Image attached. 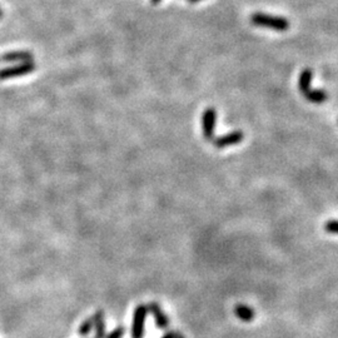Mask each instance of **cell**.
<instances>
[{
  "label": "cell",
  "instance_id": "cell-1",
  "mask_svg": "<svg viewBox=\"0 0 338 338\" xmlns=\"http://www.w3.org/2000/svg\"><path fill=\"white\" fill-rule=\"evenodd\" d=\"M251 23L262 28L272 29L276 31H286L290 29V21L283 16L270 15L265 13H255L251 15Z\"/></svg>",
  "mask_w": 338,
  "mask_h": 338
},
{
  "label": "cell",
  "instance_id": "cell-2",
  "mask_svg": "<svg viewBox=\"0 0 338 338\" xmlns=\"http://www.w3.org/2000/svg\"><path fill=\"white\" fill-rule=\"evenodd\" d=\"M35 66L36 65L34 61H24V63H19L16 65L0 69V80H6V79L26 75V74L35 70Z\"/></svg>",
  "mask_w": 338,
  "mask_h": 338
},
{
  "label": "cell",
  "instance_id": "cell-3",
  "mask_svg": "<svg viewBox=\"0 0 338 338\" xmlns=\"http://www.w3.org/2000/svg\"><path fill=\"white\" fill-rule=\"evenodd\" d=\"M217 125V110L214 108H207L202 114V132L207 140L214 139Z\"/></svg>",
  "mask_w": 338,
  "mask_h": 338
},
{
  "label": "cell",
  "instance_id": "cell-4",
  "mask_svg": "<svg viewBox=\"0 0 338 338\" xmlns=\"http://www.w3.org/2000/svg\"><path fill=\"white\" fill-rule=\"evenodd\" d=\"M147 313H148L147 306L139 305L135 308L134 315H133V325H132L133 338H143V336H144V326Z\"/></svg>",
  "mask_w": 338,
  "mask_h": 338
},
{
  "label": "cell",
  "instance_id": "cell-5",
  "mask_svg": "<svg viewBox=\"0 0 338 338\" xmlns=\"http://www.w3.org/2000/svg\"><path fill=\"white\" fill-rule=\"evenodd\" d=\"M243 138H244L243 132H241V130H233V132L231 133H227V134L219 135V137L214 138L212 142H213V144L216 145L217 148L223 149V148L229 147V145L238 144V143H241L242 140H243Z\"/></svg>",
  "mask_w": 338,
  "mask_h": 338
},
{
  "label": "cell",
  "instance_id": "cell-6",
  "mask_svg": "<svg viewBox=\"0 0 338 338\" xmlns=\"http://www.w3.org/2000/svg\"><path fill=\"white\" fill-rule=\"evenodd\" d=\"M33 55L29 51H9L0 56V60L4 63H24V61H31Z\"/></svg>",
  "mask_w": 338,
  "mask_h": 338
},
{
  "label": "cell",
  "instance_id": "cell-7",
  "mask_svg": "<svg viewBox=\"0 0 338 338\" xmlns=\"http://www.w3.org/2000/svg\"><path fill=\"white\" fill-rule=\"evenodd\" d=\"M149 308L152 315L154 316L155 325L158 326V328L159 330H168V327H169V320H168L165 313L162 311V308L159 307V305L158 303H150Z\"/></svg>",
  "mask_w": 338,
  "mask_h": 338
},
{
  "label": "cell",
  "instance_id": "cell-8",
  "mask_svg": "<svg viewBox=\"0 0 338 338\" xmlns=\"http://www.w3.org/2000/svg\"><path fill=\"white\" fill-rule=\"evenodd\" d=\"M313 73L311 69H305V70L301 73L300 79H298V88H300L301 93L303 95L307 94L311 90V81H312Z\"/></svg>",
  "mask_w": 338,
  "mask_h": 338
},
{
  "label": "cell",
  "instance_id": "cell-9",
  "mask_svg": "<svg viewBox=\"0 0 338 338\" xmlns=\"http://www.w3.org/2000/svg\"><path fill=\"white\" fill-rule=\"evenodd\" d=\"M94 328H95V338H105V323H104V313L102 311H98L94 316Z\"/></svg>",
  "mask_w": 338,
  "mask_h": 338
},
{
  "label": "cell",
  "instance_id": "cell-10",
  "mask_svg": "<svg viewBox=\"0 0 338 338\" xmlns=\"http://www.w3.org/2000/svg\"><path fill=\"white\" fill-rule=\"evenodd\" d=\"M236 316L243 322H251L255 318V311L247 305H238L234 310Z\"/></svg>",
  "mask_w": 338,
  "mask_h": 338
},
{
  "label": "cell",
  "instance_id": "cell-11",
  "mask_svg": "<svg viewBox=\"0 0 338 338\" xmlns=\"http://www.w3.org/2000/svg\"><path fill=\"white\" fill-rule=\"evenodd\" d=\"M306 99L310 100V102L312 103H316V104H321V103L326 102L327 100V93L325 92V90H320V89H316V90H312L311 89L310 92L307 93V94L305 95Z\"/></svg>",
  "mask_w": 338,
  "mask_h": 338
},
{
  "label": "cell",
  "instance_id": "cell-12",
  "mask_svg": "<svg viewBox=\"0 0 338 338\" xmlns=\"http://www.w3.org/2000/svg\"><path fill=\"white\" fill-rule=\"evenodd\" d=\"M94 328V320L93 317L88 318L87 321H84L83 323L80 325V328H79V335L81 336H87L92 332V330Z\"/></svg>",
  "mask_w": 338,
  "mask_h": 338
},
{
  "label": "cell",
  "instance_id": "cell-13",
  "mask_svg": "<svg viewBox=\"0 0 338 338\" xmlns=\"http://www.w3.org/2000/svg\"><path fill=\"white\" fill-rule=\"evenodd\" d=\"M325 229L328 233H335L338 234V221H330L326 223Z\"/></svg>",
  "mask_w": 338,
  "mask_h": 338
},
{
  "label": "cell",
  "instance_id": "cell-14",
  "mask_svg": "<svg viewBox=\"0 0 338 338\" xmlns=\"http://www.w3.org/2000/svg\"><path fill=\"white\" fill-rule=\"evenodd\" d=\"M124 332H125L124 327H117L114 331H113V332H110L109 335H108L105 338H122L123 336H124Z\"/></svg>",
  "mask_w": 338,
  "mask_h": 338
},
{
  "label": "cell",
  "instance_id": "cell-15",
  "mask_svg": "<svg viewBox=\"0 0 338 338\" xmlns=\"http://www.w3.org/2000/svg\"><path fill=\"white\" fill-rule=\"evenodd\" d=\"M177 337V332H168L163 336L162 338H176Z\"/></svg>",
  "mask_w": 338,
  "mask_h": 338
},
{
  "label": "cell",
  "instance_id": "cell-16",
  "mask_svg": "<svg viewBox=\"0 0 338 338\" xmlns=\"http://www.w3.org/2000/svg\"><path fill=\"white\" fill-rule=\"evenodd\" d=\"M150 1H152V4H159L162 0H150Z\"/></svg>",
  "mask_w": 338,
  "mask_h": 338
},
{
  "label": "cell",
  "instance_id": "cell-17",
  "mask_svg": "<svg viewBox=\"0 0 338 338\" xmlns=\"http://www.w3.org/2000/svg\"><path fill=\"white\" fill-rule=\"evenodd\" d=\"M189 3H198V1H202V0H188Z\"/></svg>",
  "mask_w": 338,
  "mask_h": 338
},
{
  "label": "cell",
  "instance_id": "cell-18",
  "mask_svg": "<svg viewBox=\"0 0 338 338\" xmlns=\"http://www.w3.org/2000/svg\"><path fill=\"white\" fill-rule=\"evenodd\" d=\"M176 338H184V336H182V335H179V333H177V337Z\"/></svg>",
  "mask_w": 338,
  "mask_h": 338
},
{
  "label": "cell",
  "instance_id": "cell-19",
  "mask_svg": "<svg viewBox=\"0 0 338 338\" xmlns=\"http://www.w3.org/2000/svg\"><path fill=\"white\" fill-rule=\"evenodd\" d=\"M1 16H3V10H1V8H0V19H1Z\"/></svg>",
  "mask_w": 338,
  "mask_h": 338
}]
</instances>
